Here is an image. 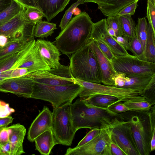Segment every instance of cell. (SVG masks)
Segmentation results:
<instances>
[{"mask_svg":"<svg viewBox=\"0 0 155 155\" xmlns=\"http://www.w3.org/2000/svg\"><path fill=\"white\" fill-rule=\"evenodd\" d=\"M93 26L88 14L81 12L72 18L55 38L56 46L63 54H72L91 41Z\"/></svg>","mask_w":155,"mask_h":155,"instance_id":"6da1fadb","label":"cell"},{"mask_svg":"<svg viewBox=\"0 0 155 155\" xmlns=\"http://www.w3.org/2000/svg\"><path fill=\"white\" fill-rule=\"evenodd\" d=\"M70 106L76 132L81 128L91 130L105 128L119 115L108 108L95 106L80 98L77 99Z\"/></svg>","mask_w":155,"mask_h":155,"instance_id":"7a4b0ae2","label":"cell"},{"mask_svg":"<svg viewBox=\"0 0 155 155\" xmlns=\"http://www.w3.org/2000/svg\"><path fill=\"white\" fill-rule=\"evenodd\" d=\"M90 42L72 54L69 67L75 79L101 84L98 61Z\"/></svg>","mask_w":155,"mask_h":155,"instance_id":"3957f363","label":"cell"},{"mask_svg":"<svg viewBox=\"0 0 155 155\" xmlns=\"http://www.w3.org/2000/svg\"><path fill=\"white\" fill-rule=\"evenodd\" d=\"M82 88L76 82L65 85L52 86L34 81L30 98L49 102L53 108H56L71 104Z\"/></svg>","mask_w":155,"mask_h":155,"instance_id":"277c9868","label":"cell"},{"mask_svg":"<svg viewBox=\"0 0 155 155\" xmlns=\"http://www.w3.org/2000/svg\"><path fill=\"white\" fill-rule=\"evenodd\" d=\"M75 80L76 82L82 87L78 96L83 100L92 96L100 94L114 96L120 102L146 100L141 95V92L137 90L108 86L76 79Z\"/></svg>","mask_w":155,"mask_h":155,"instance_id":"5b68a950","label":"cell"},{"mask_svg":"<svg viewBox=\"0 0 155 155\" xmlns=\"http://www.w3.org/2000/svg\"><path fill=\"white\" fill-rule=\"evenodd\" d=\"M52 129L58 144L70 146L76 132L74 127L70 105L53 108Z\"/></svg>","mask_w":155,"mask_h":155,"instance_id":"8992f818","label":"cell"},{"mask_svg":"<svg viewBox=\"0 0 155 155\" xmlns=\"http://www.w3.org/2000/svg\"><path fill=\"white\" fill-rule=\"evenodd\" d=\"M111 129L110 125L101 129L99 134L92 140L78 147H69L66 155H111L110 144Z\"/></svg>","mask_w":155,"mask_h":155,"instance_id":"52a82bcc","label":"cell"},{"mask_svg":"<svg viewBox=\"0 0 155 155\" xmlns=\"http://www.w3.org/2000/svg\"><path fill=\"white\" fill-rule=\"evenodd\" d=\"M23 12L0 25V35L6 36L10 41L22 40L29 42L35 39L36 24L24 20Z\"/></svg>","mask_w":155,"mask_h":155,"instance_id":"ba28073f","label":"cell"},{"mask_svg":"<svg viewBox=\"0 0 155 155\" xmlns=\"http://www.w3.org/2000/svg\"><path fill=\"white\" fill-rule=\"evenodd\" d=\"M111 64L117 73L155 74V63L140 59L134 55L115 56Z\"/></svg>","mask_w":155,"mask_h":155,"instance_id":"9c48e42d","label":"cell"},{"mask_svg":"<svg viewBox=\"0 0 155 155\" xmlns=\"http://www.w3.org/2000/svg\"><path fill=\"white\" fill-rule=\"evenodd\" d=\"M119 116L115 118L110 125L112 141L119 146L126 155H140L128 124L129 121L119 120Z\"/></svg>","mask_w":155,"mask_h":155,"instance_id":"30bf717a","label":"cell"},{"mask_svg":"<svg viewBox=\"0 0 155 155\" xmlns=\"http://www.w3.org/2000/svg\"><path fill=\"white\" fill-rule=\"evenodd\" d=\"M128 121L131 132L139 155H149L151 152L149 130H147L143 123L137 116H134Z\"/></svg>","mask_w":155,"mask_h":155,"instance_id":"8fae6325","label":"cell"},{"mask_svg":"<svg viewBox=\"0 0 155 155\" xmlns=\"http://www.w3.org/2000/svg\"><path fill=\"white\" fill-rule=\"evenodd\" d=\"M34 80L27 75L8 78L0 82V91L10 93L18 96L30 98L32 93Z\"/></svg>","mask_w":155,"mask_h":155,"instance_id":"7c38bea8","label":"cell"},{"mask_svg":"<svg viewBox=\"0 0 155 155\" xmlns=\"http://www.w3.org/2000/svg\"><path fill=\"white\" fill-rule=\"evenodd\" d=\"M106 18L94 23L91 41H98L107 45L115 56L128 55L127 50L121 46L108 32Z\"/></svg>","mask_w":155,"mask_h":155,"instance_id":"4fadbf2b","label":"cell"},{"mask_svg":"<svg viewBox=\"0 0 155 155\" xmlns=\"http://www.w3.org/2000/svg\"><path fill=\"white\" fill-rule=\"evenodd\" d=\"M154 77L155 74L117 73L114 78V86L137 90L142 93Z\"/></svg>","mask_w":155,"mask_h":155,"instance_id":"5bb4252c","label":"cell"},{"mask_svg":"<svg viewBox=\"0 0 155 155\" xmlns=\"http://www.w3.org/2000/svg\"><path fill=\"white\" fill-rule=\"evenodd\" d=\"M36 40L34 39L28 43L20 50L0 58V75L3 73L18 68L24 62L34 47ZM13 73V72H12Z\"/></svg>","mask_w":155,"mask_h":155,"instance_id":"9a60e30c","label":"cell"},{"mask_svg":"<svg viewBox=\"0 0 155 155\" xmlns=\"http://www.w3.org/2000/svg\"><path fill=\"white\" fill-rule=\"evenodd\" d=\"M52 112L45 106L31 124L28 133V139L31 142H34L40 134L52 128Z\"/></svg>","mask_w":155,"mask_h":155,"instance_id":"2e32d148","label":"cell"},{"mask_svg":"<svg viewBox=\"0 0 155 155\" xmlns=\"http://www.w3.org/2000/svg\"><path fill=\"white\" fill-rule=\"evenodd\" d=\"M37 82L49 85H65L76 83L75 78L60 76L53 68L35 71L26 75Z\"/></svg>","mask_w":155,"mask_h":155,"instance_id":"e0dca14e","label":"cell"},{"mask_svg":"<svg viewBox=\"0 0 155 155\" xmlns=\"http://www.w3.org/2000/svg\"><path fill=\"white\" fill-rule=\"evenodd\" d=\"M90 42L98 61L101 76V84L114 86V78L117 73L111 62L103 54L95 41H91Z\"/></svg>","mask_w":155,"mask_h":155,"instance_id":"ac0fdd59","label":"cell"},{"mask_svg":"<svg viewBox=\"0 0 155 155\" xmlns=\"http://www.w3.org/2000/svg\"><path fill=\"white\" fill-rule=\"evenodd\" d=\"M35 44L45 61L51 68H58L61 53L52 42L41 39L36 41Z\"/></svg>","mask_w":155,"mask_h":155,"instance_id":"d6986e66","label":"cell"},{"mask_svg":"<svg viewBox=\"0 0 155 155\" xmlns=\"http://www.w3.org/2000/svg\"><path fill=\"white\" fill-rule=\"evenodd\" d=\"M9 132V142L11 145V155H20L25 153L23 143L26 133V129L18 123L7 127Z\"/></svg>","mask_w":155,"mask_h":155,"instance_id":"ffe728a7","label":"cell"},{"mask_svg":"<svg viewBox=\"0 0 155 155\" xmlns=\"http://www.w3.org/2000/svg\"><path fill=\"white\" fill-rule=\"evenodd\" d=\"M84 2H93L98 5V8L107 17L117 15L127 6L139 0H83Z\"/></svg>","mask_w":155,"mask_h":155,"instance_id":"44dd1931","label":"cell"},{"mask_svg":"<svg viewBox=\"0 0 155 155\" xmlns=\"http://www.w3.org/2000/svg\"><path fill=\"white\" fill-rule=\"evenodd\" d=\"M70 0H39V7L47 20L50 21L63 11Z\"/></svg>","mask_w":155,"mask_h":155,"instance_id":"7402d4cb","label":"cell"},{"mask_svg":"<svg viewBox=\"0 0 155 155\" xmlns=\"http://www.w3.org/2000/svg\"><path fill=\"white\" fill-rule=\"evenodd\" d=\"M18 68H26L31 71L32 73L51 68L42 58L36 44Z\"/></svg>","mask_w":155,"mask_h":155,"instance_id":"603a6c76","label":"cell"},{"mask_svg":"<svg viewBox=\"0 0 155 155\" xmlns=\"http://www.w3.org/2000/svg\"><path fill=\"white\" fill-rule=\"evenodd\" d=\"M35 149L42 155H49L53 147L58 144L52 128L39 135L35 140Z\"/></svg>","mask_w":155,"mask_h":155,"instance_id":"cb8c5ba5","label":"cell"},{"mask_svg":"<svg viewBox=\"0 0 155 155\" xmlns=\"http://www.w3.org/2000/svg\"><path fill=\"white\" fill-rule=\"evenodd\" d=\"M25 9L18 0H12L10 5L0 13V26L23 12Z\"/></svg>","mask_w":155,"mask_h":155,"instance_id":"d4e9b609","label":"cell"},{"mask_svg":"<svg viewBox=\"0 0 155 155\" xmlns=\"http://www.w3.org/2000/svg\"><path fill=\"white\" fill-rule=\"evenodd\" d=\"M84 101L95 106L104 108H108L110 106L120 102L115 97L102 94L93 96Z\"/></svg>","mask_w":155,"mask_h":155,"instance_id":"484cf974","label":"cell"},{"mask_svg":"<svg viewBox=\"0 0 155 155\" xmlns=\"http://www.w3.org/2000/svg\"><path fill=\"white\" fill-rule=\"evenodd\" d=\"M155 33L148 22L144 52L146 61L149 62L155 63Z\"/></svg>","mask_w":155,"mask_h":155,"instance_id":"4316f807","label":"cell"},{"mask_svg":"<svg viewBox=\"0 0 155 155\" xmlns=\"http://www.w3.org/2000/svg\"><path fill=\"white\" fill-rule=\"evenodd\" d=\"M56 26V24L41 20L36 24L35 37L44 38L51 36L54 32V30L57 28Z\"/></svg>","mask_w":155,"mask_h":155,"instance_id":"83f0119b","label":"cell"},{"mask_svg":"<svg viewBox=\"0 0 155 155\" xmlns=\"http://www.w3.org/2000/svg\"><path fill=\"white\" fill-rule=\"evenodd\" d=\"M119 20L123 36L129 40L136 35V25L131 15L121 16L119 17Z\"/></svg>","mask_w":155,"mask_h":155,"instance_id":"f1b7e54d","label":"cell"},{"mask_svg":"<svg viewBox=\"0 0 155 155\" xmlns=\"http://www.w3.org/2000/svg\"><path fill=\"white\" fill-rule=\"evenodd\" d=\"M28 42L22 40L8 42L5 46L0 47V58L20 50Z\"/></svg>","mask_w":155,"mask_h":155,"instance_id":"f546056e","label":"cell"},{"mask_svg":"<svg viewBox=\"0 0 155 155\" xmlns=\"http://www.w3.org/2000/svg\"><path fill=\"white\" fill-rule=\"evenodd\" d=\"M147 23L145 17L139 18L136 25L135 35L142 44L144 51L147 37Z\"/></svg>","mask_w":155,"mask_h":155,"instance_id":"4dcf8cb0","label":"cell"},{"mask_svg":"<svg viewBox=\"0 0 155 155\" xmlns=\"http://www.w3.org/2000/svg\"><path fill=\"white\" fill-rule=\"evenodd\" d=\"M128 50L140 59L147 61L143 47L136 35L129 40Z\"/></svg>","mask_w":155,"mask_h":155,"instance_id":"1f68e13d","label":"cell"},{"mask_svg":"<svg viewBox=\"0 0 155 155\" xmlns=\"http://www.w3.org/2000/svg\"><path fill=\"white\" fill-rule=\"evenodd\" d=\"M22 17L25 21L36 24L44 17L42 12L39 10L30 7H26L23 13Z\"/></svg>","mask_w":155,"mask_h":155,"instance_id":"d6a6232c","label":"cell"},{"mask_svg":"<svg viewBox=\"0 0 155 155\" xmlns=\"http://www.w3.org/2000/svg\"><path fill=\"white\" fill-rule=\"evenodd\" d=\"M123 103L129 110V111H147L150 110L153 106L148 101H127Z\"/></svg>","mask_w":155,"mask_h":155,"instance_id":"836d02e7","label":"cell"},{"mask_svg":"<svg viewBox=\"0 0 155 155\" xmlns=\"http://www.w3.org/2000/svg\"><path fill=\"white\" fill-rule=\"evenodd\" d=\"M150 112L148 113V122L150 135V152L155 149V105L152 107Z\"/></svg>","mask_w":155,"mask_h":155,"instance_id":"e575fe53","label":"cell"},{"mask_svg":"<svg viewBox=\"0 0 155 155\" xmlns=\"http://www.w3.org/2000/svg\"><path fill=\"white\" fill-rule=\"evenodd\" d=\"M83 0H78L73 3L71 6L66 11L59 25V27L62 30L66 26L71 19L75 8L79 5L84 4Z\"/></svg>","mask_w":155,"mask_h":155,"instance_id":"d590c367","label":"cell"},{"mask_svg":"<svg viewBox=\"0 0 155 155\" xmlns=\"http://www.w3.org/2000/svg\"><path fill=\"white\" fill-rule=\"evenodd\" d=\"M141 95L149 102L152 106L155 104V77L152 79L147 87L142 91Z\"/></svg>","mask_w":155,"mask_h":155,"instance_id":"8d00e7d4","label":"cell"},{"mask_svg":"<svg viewBox=\"0 0 155 155\" xmlns=\"http://www.w3.org/2000/svg\"><path fill=\"white\" fill-rule=\"evenodd\" d=\"M107 28H111L115 31L116 37L123 35L118 15L108 17L106 20Z\"/></svg>","mask_w":155,"mask_h":155,"instance_id":"74e56055","label":"cell"},{"mask_svg":"<svg viewBox=\"0 0 155 155\" xmlns=\"http://www.w3.org/2000/svg\"><path fill=\"white\" fill-rule=\"evenodd\" d=\"M147 17L155 33V4L151 0H147Z\"/></svg>","mask_w":155,"mask_h":155,"instance_id":"f35d334b","label":"cell"},{"mask_svg":"<svg viewBox=\"0 0 155 155\" xmlns=\"http://www.w3.org/2000/svg\"><path fill=\"white\" fill-rule=\"evenodd\" d=\"M94 41L95 42L100 49L104 56L110 61L111 62L115 57V56L108 47L101 41Z\"/></svg>","mask_w":155,"mask_h":155,"instance_id":"ab89813d","label":"cell"},{"mask_svg":"<svg viewBox=\"0 0 155 155\" xmlns=\"http://www.w3.org/2000/svg\"><path fill=\"white\" fill-rule=\"evenodd\" d=\"M100 129H94L91 130L75 147H80L91 140L99 134Z\"/></svg>","mask_w":155,"mask_h":155,"instance_id":"60d3db41","label":"cell"},{"mask_svg":"<svg viewBox=\"0 0 155 155\" xmlns=\"http://www.w3.org/2000/svg\"><path fill=\"white\" fill-rule=\"evenodd\" d=\"M139 1H136L127 6L121 10L117 14L119 17L124 15H133L138 6L137 2Z\"/></svg>","mask_w":155,"mask_h":155,"instance_id":"b9f144b4","label":"cell"},{"mask_svg":"<svg viewBox=\"0 0 155 155\" xmlns=\"http://www.w3.org/2000/svg\"><path fill=\"white\" fill-rule=\"evenodd\" d=\"M15 111V110L9 107V104L1 101L0 104V117L9 116Z\"/></svg>","mask_w":155,"mask_h":155,"instance_id":"7bdbcfd3","label":"cell"},{"mask_svg":"<svg viewBox=\"0 0 155 155\" xmlns=\"http://www.w3.org/2000/svg\"><path fill=\"white\" fill-rule=\"evenodd\" d=\"M120 102L116 103L110 106L108 109L113 112L117 114L129 111L128 108L123 103Z\"/></svg>","mask_w":155,"mask_h":155,"instance_id":"ee69618b","label":"cell"},{"mask_svg":"<svg viewBox=\"0 0 155 155\" xmlns=\"http://www.w3.org/2000/svg\"><path fill=\"white\" fill-rule=\"evenodd\" d=\"M9 142V132L7 127L0 129V148Z\"/></svg>","mask_w":155,"mask_h":155,"instance_id":"f6af8a7d","label":"cell"},{"mask_svg":"<svg viewBox=\"0 0 155 155\" xmlns=\"http://www.w3.org/2000/svg\"><path fill=\"white\" fill-rule=\"evenodd\" d=\"M114 38L121 46L127 50H128L129 39L127 37L123 35Z\"/></svg>","mask_w":155,"mask_h":155,"instance_id":"bcb514c9","label":"cell"},{"mask_svg":"<svg viewBox=\"0 0 155 155\" xmlns=\"http://www.w3.org/2000/svg\"><path fill=\"white\" fill-rule=\"evenodd\" d=\"M110 150L111 155H126L119 146L112 141L110 144Z\"/></svg>","mask_w":155,"mask_h":155,"instance_id":"7dc6e473","label":"cell"},{"mask_svg":"<svg viewBox=\"0 0 155 155\" xmlns=\"http://www.w3.org/2000/svg\"><path fill=\"white\" fill-rule=\"evenodd\" d=\"M26 7H30L38 9L40 10L39 7V0H18Z\"/></svg>","mask_w":155,"mask_h":155,"instance_id":"c3c4849f","label":"cell"},{"mask_svg":"<svg viewBox=\"0 0 155 155\" xmlns=\"http://www.w3.org/2000/svg\"><path fill=\"white\" fill-rule=\"evenodd\" d=\"M13 118L8 116L4 117H0V129L7 127L10 124L12 123Z\"/></svg>","mask_w":155,"mask_h":155,"instance_id":"681fc988","label":"cell"},{"mask_svg":"<svg viewBox=\"0 0 155 155\" xmlns=\"http://www.w3.org/2000/svg\"><path fill=\"white\" fill-rule=\"evenodd\" d=\"M12 0H0V13L8 7Z\"/></svg>","mask_w":155,"mask_h":155,"instance_id":"f907efd6","label":"cell"},{"mask_svg":"<svg viewBox=\"0 0 155 155\" xmlns=\"http://www.w3.org/2000/svg\"><path fill=\"white\" fill-rule=\"evenodd\" d=\"M107 29L108 33L110 35L114 37H116L115 32L112 28H107Z\"/></svg>","mask_w":155,"mask_h":155,"instance_id":"816d5d0a","label":"cell"},{"mask_svg":"<svg viewBox=\"0 0 155 155\" xmlns=\"http://www.w3.org/2000/svg\"><path fill=\"white\" fill-rule=\"evenodd\" d=\"M154 4H155V0H151Z\"/></svg>","mask_w":155,"mask_h":155,"instance_id":"f5cc1de1","label":"cell"},{"mask_svg":"<svg viewBox=\"0 0 155 155\" xmlns=\"http://www.w3.org/2000/svg\"><path fill=\"white\" fill-rule=\"evenodd\" d=\"M1 101H0V104H1Z\"/></svg>","mask_w":155,"mask_h":155,"instance_id":"db71d44e","label":"cell"},{"mask_svg":"<svg viewBox=\"0 0 155 155\" xmlns=\"http://www.w3.org/2000/svg\"></svg>","mask_w":155,"mask_h":155,"instance_id":"11a10c76","label":"cell"}]
</instances>
